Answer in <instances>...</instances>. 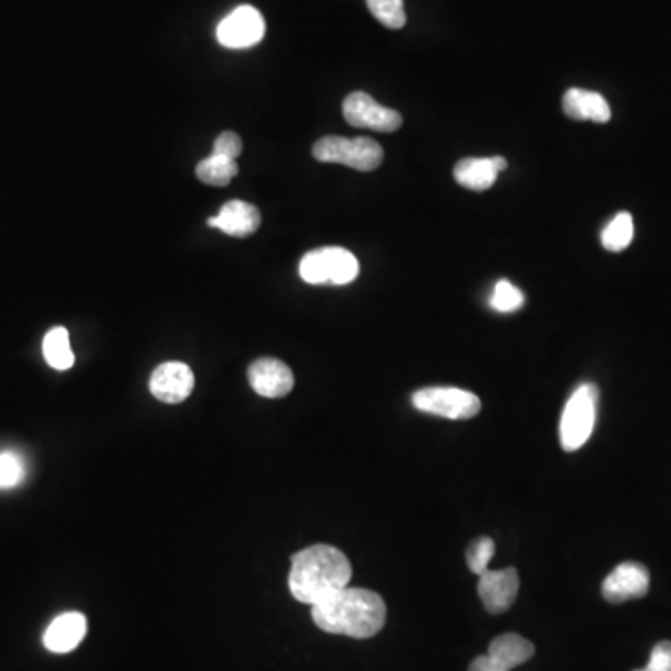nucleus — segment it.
Returning <instances> with one entry per match:
<instances>
[{
  "label": "nucleus",
  "instance_id": "f257e3e1",
  "mask_svg": "<svg viewBox=\"0 0 671 671\" xmlns=\"http://www.w3.org/2000/svg\"><path fill=\"white\" fill-rule=\"evenodd\" d=\"M312 619L323 632L364 640L383 631L386 604L375 591L347 586L312 607Z\"/></svg>",
  "mask_w": 671,
  "mask_h": 671
},
{
  "label": "nucleus",
  "instance_id": "f03ea898",
  "mask_svg": "<svg viewBox=\"0 0 671 671\" xmlns=\"http://www.w3.org/2000/svg\"><path fill=\"white\" fill-rule=\"evenodd\" d=\"M349 560L331 545H314L292 558L289 591L298 602L316 607L350 582Z\"/></svg>",
  "mask_w": 671,
  "mask_h": 671
},
{
  "label": "nucleus",
  "instance_id": "7ed1b4c3",
  "mask_svg": "<svg viewBox=\"0 0 671 671\" xmlns=\"http://www.w3.org/2000/svg\"><path fill=\"white\" fill-rule=\"evenodd\" d=\"M298 275L312 286H347L360 275V263L353 252L342 246H325L304 254Z\"/></svg>",
  "mask_w": 671,
  "mask_h": 671
},
{
  "label": "nucleus",
  "instance_id": "20e7f679",
  "mask_svg": "<svg viewBox=\"0 0 671 671\" xmlns=\"http://www.w3.org/2000/svg\"><path fill=\"white\" fill-rule=\"evenodd\" d=\"M599 388L591 383L578 386L569 397L560 421L561 448L575 451L590 440L597 420Z\"/></svg>",
  "mask_w": 671,
  "mask_h": 671
},
{
  "label": "nucleus",
  "instance_id": "39448f33",
  "mask_svg": "<svg viewBox=\"0 0 671 671\" xmlns=\"http://www.w3.org/2000/svg\"><path fill=\"white\" fill-rule=\"evenodd\" d=\"M312 155L322 163L344 164L360 172L379 169L385 157L379 142L366 136H358V139L325 136L316 142Z\"/></svg>",
  "mask_w": 671,
  "mask_h": 671
},
{
  "label": "nucleus",
  "instance_id": "423d86ee",
  "mask_svg": "<svg viewBox=\"0 0 671 671\" xmlns=\"http://www.w3.org/2000/svg\"><path fill=\"white\" fill-rule=\"evenodd\" d=\"M415 409L448 420H468L481 410V401L472 392L456 386H429L413 394Z\"/></svg>",
  "mask_w": 671,
  "mask_h": 671
},
{
  "label": "nucleus",
  "instance_id": "0eeeda50",
  "mask_svg": "<svg viewBox=\"0 0 671 671\" xmlns=\"http://www.w3.org/2000/svg\"><path fill=\"white\" fill-rule=\"evenodd\" d=\"M265 35V19L254 7L235 8L216 27V40L228 49H248Z\"/></svg>",
  "mask_w": 671,
  "mask_h": 671
},
{
  "label": "nucleus",
  "instance_id": "6e6552de",
  "mask_svg": "<svg viewBox=\"0 0 671 671\" xmlns=\"http://www.w3.org/2000/svg\"><path fill=\"white\" fill-rule=\"evenodd\" d=\"M344 118L353 128L374 129L379 133H394L403 123L399 112L379 105L372 95L364 92L347 95L344 101Z\"/></svg>",
  "mask_w": 671,
  "mask_h": 671
},
{
  "label": "nucleus",
  "instance_id": "1a4fd4ad",
  "mask_svg": "<svg viewBox=\"0 0 671 671\" xmlns=\"http://www.w3.org/2000/svg\"><path fill=\"white\" fill-rule=\"evenodd\" d=\"M649 591L648 567L637 561H624L602 582V597L612 604L642 599Z\"/></svg>",
  "mask_w": 671,
  "mask_h": 671
},
{
  "label": "nucleus",
  "instance_id": "9d476101",
  "mask_svg": "<svg viewBox=\"0 0 671 671\" xmlns=\"http://www.w3.org/2000/svg\"><path fill=\"white\" fill-rule=\"evenodd\" d=\"M519 572L514 567L502 571H487L479 577L478 593L489 613L508 612L519 596Z\"/></svg>",
  "mask_w": 671,
  "mask_h": 671
},
{
  "label": "nucleus",
  "instance_id": "9b49d317",
  "mask_svg": "<svg viewBox=\"0 0 671 671\" xmlns=\"http://www.w3.org/2000/svg\"><path fill=\"white\" fill-rule=\"evenodd\" d=\"M248 380L256 394L268 399L287 396L295 385V377L289 366L271 356L257 358L256 363L251 364Z\"/></svg>",
  "mask_w": 671,
  "mask_h": 671
},
{
  "label": "nucleus",
  "instance_id": "f8f14e48",
  "mask_svg": "<svg viewBox=\"0 0 671 671\" xmlns=\"http://www.w3.org/2000/svg\"><path fill=\"white\" fill-rule=\"evenodd\" d=\"M150 390L159 401L182 403L194 390L193 369L183 363H164L155 368L150 379Z\"/></svg>",
  "mask_w": 671,
  "mask_h": 671
},
{
  "label": "nucleus",
  "instance_id": "ddd939ff",
  "mask_svg": "<svg viewBox=\"0 0 671 671\" xmlns=\"http://www.w3.org/2000/svg\"><path fill=\"white\" fill-rule=\"evenodd\" d=\"M262 224V215L256 205L246 204L241 200H232L224 204L218 211V215L207 221L210 228L221 230L232 237H248L256 234Z\"/></svg>",
  "mask_w": 671,
  "mask_h": 671
},
{
  "label": "nucleus",
  "instance_id": "4468645a",
  "mask_svg": "<svg viewBox=\"0 0 671 671\" xmlns=\"http://www.w3.org/2000/svg\"><path fill=\"white\" fill-rule=\"evenodd\" d=\"M88 632V621L81 612H65L54 618L43 634V645L51 653H71L79 648Z\"/></svg>",
  "mask_w": 671,
  "mask_h": 671
},
{
  "label": "nucleus",
  "instance_id": "2eb2a0df",
  "mask_svg": "<svg viewBox=\"0 0 671 671\" xmlns=\"http://www.w3.org/2000/svg\"><path fill=\"white\" fill-rule=\"evenodd\" d=\"M506 169L508 161L504 157L461 159L454 169V177L461 187L481 193L492 187L497 183L498 174Z\"/></svg>",
  "mask_w": 671,
  "mask_h": 671
},
{
  "label": "nucleus",
  "instance_id": "dca6fc26",
  "mask_svg": "<svg viewBox=\"0 0 671 671\" xmlns=\"http://www.w3.org/2000/svg\"><path fill=\"white\" fill-rule=\"evenodd\" d=\"M563 112L578 122L590 120V122L607 123L612 118L608 101L601 94L582 88L567 90L563 95Z\"/></svg>",
  "mask_w": 671,
  "mask_h": 671
},
{
  "label": "nucleus",
  "instance_id": "f3484780",
  "mask_svg": "<svg viewBox=\"0 0 671 671\" xmlns=\"http://www.w3.org/2000/svg\"><path fill=\"white\" fill-rule=\"evenodd\" d=\"M536 653L530 640L519 634H502L495 638L489 645V659L500 671H511L517 665L525 664Z\"/></svg>",
  "mask_w": 671,
  "mask_h": 671
},
{
  "label": "nucleus",
  "instance_id": "a211bd4d",
  "mask_svg": "<svg viewBox=\"0 0 671 671\" xmlns=\"http://www.w3.org/2000/svg\"><path fill=\"white\" fill-rule=\"evenodd\" d=\"M43 356L49 366L59 372L73 368L75 355L71 350L70 333L64 327H54L43 338Z\"/></svg>",
  "mask_w": 671,
  "mask_h": 671
},
{
  "label": "nucleus",
  "instance_id": "6ab92c4d",
  "mask_svg": "<svg viewBox=\"0 0 671 671\" xmlns=\"http://www.w3.org/2000/svg\"><path fill=\"white\" fill-rule=\"evenodd\" d=\"M237 174H240L237 161L215 155V153H211L210 157L200 161L196 166L200 182L213 185V187H226Z\"/></svg>",
  "mask_w": 671,
  "mask_h": 671
},
{
  "label": "nucleus",
  "instance_id": "aec40b11",
  "mask_svg": "<svg viewBox=\"0 0 671 671\" xmlns=\"http://www.w3.org/2000/svg\"><path fill=\"white\" fill-rule=\"evenodd\" d=\"M634 237V222L631 213H619L608 222L607 228L602 230V246L610 252H621L631 245Z\"/></svg>",
  "mask_w": 671,
  "mask_h": 671
},
{
  "label": "nucleus",
  "instance_id": "412c9836",
  "mask_svg": "<svg viewBox=\"0 0 671 671\" xmlns=\"http://www.w3.org/2000/svg\"><path fill=\"white\" fill-rule=\"evenodd\" d=\"M369 12L379 23L385 24L386 29H403L407 23V13H405V2L403 0H366Z\"/></svg>",
  "mask_w": 671,
  "mask_h": 671
},
{
  "label": "nucleus",
  "instance_id": "4be33fe9",
  "mask_svg": "<svg viewBox=\"0 0 671 671\" xmlns=\"http://www.w3.org/2000/svg\"><path fill=\"white\" fill-rule=\"evenodd\" d=\"M522 304H525V295L519 287H515L509 281L497 282L492 297H490L492 308L502 314H509V312L519 309Z\"/></svg>",
  "mask_w": 671,
  "mask_h": 671
},
{
  "label": "nucleus",
  "instance_id": "5701e85b",
  "mask_svg": "<svg viewBox=\"0 0 671 671\" xmlns=\"http://www.w3.org/2000/svg\"><path fill=\"white\" fill-rule=\"evenodd\" d=\"M495 541L490 537H479L467 550V563L474 575H484L489 571V563L495 556Z\"/></svg>",
  "mask_w": 671,
  "mask_h": 671
},
{
  "label": "nucleus",
  "instance_id": "b1692460",
  "mask_svg": "<svg viewBox=\"0 0 671 671\" xmlns=\"http://www.w3.org/2000/svg\"><path fill=\"white\" fill-rule=\"evenodd\" d=\"M27 468L16 451L0 454V489H13L24 479Z\"/></svg>",
  "mask_w": 671,
  "mask_h": 671
},
{
  "label": "nucleus",
  "instance_id": "393cba45",
  "mask_svg": "<svg viewBox=\"0 0 671 671\" xmlns=\"http://www.w3.org/2000/svg\"><path fill=\"white\" fill-rule=\"evenodd\" d=\"M241 152H243V141H241L240 134L234 133V131H224V133L216 136L215 146H213L215 155L237 161Z\"/></svg>",
  "mask_w": 671,
  "mask_h": 671
},
{
  "label": "nucleus",
  "instance_id": "a878e982",
  "mask_svg": "<svg viewBox=\"0 0 671 671\" xmlns=\"http://www.w3.org/2000/svg\"><path fill=\"white\" fill-rule=\"evenodd\" d=\"M643 671H671V642H659Z\"/></svg>",
  "mask_w": 671,
  "mask_h": 671
},
{
  "label": "nucleus",
  "instance_id": "bb28decb",
  "mask_svg": "<svg viewBox=\"0 0 671 671\" xmlns=\"http://www.w3.org/2000/svg\"><path fill=\"white\" fill-rule=\"evenodd\" d=\"M468 671H500L497 665L492 664V660L489 659V654H481L478 659L472 660V664L468 668Z\"/></svg>",
  "mask_w": 671,
  "mask_h": 671
},
{
  "label": "nucleus",
  "instance_id": "cd10ccee",
  "mask_svg": "<svg viewBox=\"0 0 671 671\" xmlns=\"http://www.w3.org/2000/svg\"><path fill=\"white\" fill-rule=\"evenodd\" d=\"M634 671H643V670H634Z\"/></svg>",
  "mask_w": 671,
  "mask_h": 671
}]
</instances>
